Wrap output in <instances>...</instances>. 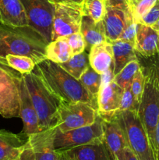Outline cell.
<instances>
[{"label": "cell", "instance_id": "1", "mask_svg": "<svg viewBox=\"0 0 159 160\" xmlns=\"http://www.w3.org/2000/svg\"><path fill=\"white\" fill-rule=\"evenodd\" d=\"M34 70L63 103L84 102L98 108L97 99L86 90L80 80L73 78L59 63L46 59L36 64Z\"/></svg>", "mask_w": 159, "mask_h": 160}, {"label": "cell", "instance_id": "2", "mask_svg": "<svg viewBox=\"0 0 159 160\" xmlns=\"http://www.w3.org/2000/svg\"><path fill=\"white\" fill-rule=\"evenodd\" d=\"M48 45L37 32L28 28H12L0 24V59L7 55L31 58L36 64L46 59Z\"/></svg>", "mask_w": 159, "mask_h": 160}, {"label": "cell", "instance_id": "3", "mask_svg": "<svg viewBox=\"0 0 159 160\" xmlns=\"http://www.w3.org/2000/svg\"><path fill=\"white\" fill-rule=\"evenodd\" d=\"M22 77L37 112L41 131L55 126L59 109L63 102L48 88L34 70Z\"/></svg>", "mask_w": 159, "mask_h": 160}, {"label": "cell", "instance_id": "4", "mask_svg": "<svg viewBox=\"0 0 159 160\" xmlns=\"http://www.w3.org/2000/svg\"><path fill=\"white\" fill-rule=\"evenodd\" d=\"M137 114L154 152L156 127L159 120V84L152 64L145 74L144 89Z\"/></svg>", "mask_w": 159, "mask_h": 160}, {"label": "cell", "instance_id": "5", "mask_svg": "<svg viewBox=\"0 0 159 160\" xmlns=\"http://www.w3.org/2000/svg\"><path fill=\"white\" fill-rule=\"evenodd\" d=\"M114 116L124 132L128 146L137 159L156 160L147 134L137 111H124Z\"/></svg>", "mask_w": 159, "mask_h": 160}, {"label": "cell", "instance_id": "6", "mask_svg": "<svg viewBox=\"0 0 159 160\" xmlns=\"http://www.w3.org/2000/svg\"><path fill=\"white\" fill-rule=\"evenodd\" d=\"M0 61V115L5 118L20 116L22 75L11 70Z\"/></svg>", "mask_w": 159, "mask_h": 160}, {"label": "cell", "instance_id": "7", "mask_svg": "<svg viewBox=\"0 0 159 160\" xmlns=\"http://www.w3.org/2000/svg\"><path fill=\"white\" fill-rule=\"evenodd\" d=\"M99 116L98 108L84 102L62 103L58 112L55 128L60 132L88 126Z\"/></svg>", "mask_w": 159, "mask_h": 160}, {"label": "cell", "instance_id": "8", "mask_svg": "<svg viewBox=\"0 0 159 160\" xmlns=\"http://www.w3.org/2000/svg\"><path fill=\"white\" fill-rule=\"evenodd\" d=\"M29 27L38 33L44 40L51 41V30L55 4L50 0H20Z\"/></svg>", "mask_w": 159, "mask_h": 160}, {"label": "cell", "instance_id": "9", "mask_svg": "<svg viewBox=\"0 0 159 160\" xmlns=\"http://www.w3.org/2000/svg\"><path fill=\"white\" fill-rule=\"evenodd\" d=\"M103 119L98 116L96 121L88 126L60 132L56 129L54 138L55 151H65L74 147L104 140Z\"/></svg>", "mask_w": 159, "mask_h": 160}, {"label": "cell", "instance_id": "10", "mask_svg": "<svg viewBox=\"0 0 159 160\" xmlns=\"http://www.w3.org/2000/svg\"><path fill=\"white\" fill-rule=\"evenodd\" d=\"M83 16L82 4L56 3L52 21L51 41L80 32Z\"/></svg>", "mask_w": 159, "mask_h": 160}, {"label": "cell", "instance_id": "11", "mask_svg": "<svg viewBox=\"0 0 159 160\" xmlns=\"http://www.w3.org/2000/svg\"><path fill=\"white\" fill-rule=\"evenodd\" d=\"M123 91V89L113 79L102 81L97 98L98 111L101 117H111L118 112L120 108Z\"/></svg>", "mask_w": 159, "mask_h": 160}, {"label": "cell", "instance_id": "12", "mask_svg": "<svg viewBox=\"0 0 159 160\" xmlns=\"http://www.w3.org/2000/svg\"><path fill=\"white\" fill-rule=\"evenodd\" d=\"M104 138L114 160H126L125 149L128 146L124 132L115 116L103 118Z\"/></svg>", "mask_w": 159, "mask_h": 160}, {"label": "cell", "instance_id": "13", "mask_svg": "<svg viewBox=\"0 0 159 160\" xmlns=\"http://www.w3.org/2000/svg\"><path fill=\"white\" fill-rule=\"evenodd\" d=\"M130 15L129 6H107L103 22L108 42L120 38Z\"/></svg>", "mask_w": 159, "mask_h": 160}, {"label": "cell", "instance_id": "14", "mask_svg": "<svg viewBox=\"0 0 159 160\" xmlns=\"http://www.w3.org/2000/svg\"><path fill=\"white\" fill-rule=\"evenodd\" d=\"M55 131V126H53L28 136L36 160H57V152L54 146Z\"/></svg>", "mask_w": 159, "mask_h": 160}, {"label": "cell", "instance_id": "15", "mask_svg": "<svg viewBox=\"0 0 159 160\" xmlns=\"http://www.w3.org/2000/svg\"><path fill=\"white\" fill-rule=\"evenodd\" d=\"M72 160H114L104 139L65 150Z\"/></svg>", "mask_w": 159, "mask_h": 160}, {"label": "cell", "instance_id": "16", "mask_svg": "<svg viewBox=\"0 0 159 160\" xmlns=\"http://www.w3.org/2000/svg\"><path fill=\"white\" fill-rule=\"evenodd\" d=\"M23 123V132L27 136L41 131L39 128L38 117L28 91L26 89L23 77L20 83V116Z\"/></svg>", "mask_w": 159, "mask_h": 160}, {"label": "cell", "instance_id": "17", "mask_svg": "<svg viewBox=\"0 0 159 160\" xmlns=\"http://www.w3.org/2000/svg\"><path fill=\"white\" fill-rule=\"evenodd\" d=\"M89 62L90 67L101 75L113 71V50L111 42L106 41L93 45L89 51Z\"/></svg>", "mask_w": 159, "mask_h": 160}, {"label": "cell", "instance_id": "18", "mask_svg": "<svg viewBox=\"0 0 159 160\" xmlns=\"http://www.w3.org/2000/svg\"><path fill=\"white\" fill-rule=\"evenodd\" d=\"M0 24L12 28L29 27L20 0H0Z\"/></svg>", "mask_w": 159, "mask_h": 160}, {"label": "cell", "instance_id": "19", "mask_svg": "<svg viewBox=\"0 0 159 160\" xmlns=\"http://www.w3.org/2000/svg\"><path fill=\"white\" fill-rule=\"evenodd\" d=\"M28 141L24 132L13 134L0 130V160H15Z\"/></svg>", "mask_w": 159, "mask_h": 160}, {"label": "cell", "instance_id": "20", "mask_svg": "<svg viewBox=\"0 0 159 160\" xmlns=\"http://www.w3.org/2000/svg\"><path fill=\"white\" fill-rule=\"evenodd\" d=\"M159 32L152 27L138 23L135 40V50L144 57H152L157 53Z\"/></svg>", "mask_w": 159, "mask_h": 160}, {"label": "cell", "instance_id": "21", "mask_svg": "<svg viewBox=\"0 0 159 160\" xmlns=\"http://www.w3.org/2000/svg\"><path fill=\"white\" fill-rule=\"evenodd\" d=\"M80 32L82 34L85 41V50L88 52L93 45L107 41L103 20L96 22L91 17L84 15Z\"/></svg>", "mask_w": 159, "mask_h": 160}, {"label": "cell", "instance_id": "22", "mask_svg": "<svg viewBox=\"0 0 159 160\" xmlns=\"http://www.w3.org/2000/svg\"><path fill=\"white\" fill-rule=\"evenodd\" d=\"M111 44L113 50V74L115 76L129 62L137 60V52L133 43L123 39H117L111 42Z\"/></svg>", "mask_w": 159, "mask_h": 160}, {"label": "cell", "instance_id": "23", "mask_svg": "<svg viewBox=\"0 0 159 160\" xmlns=\"http://www.w3.org/2000/svg\"><path fill=\"white\" fill-rule=\"evenodd\" d=\"M47 59L55 63H63L73 56L71 48L65 37L58 38L47 45L45 49Z\"/></svg>", "mask_w": 159, "mask_h": 160}, {"label": "cell", "instance_id": "24", "mask_svg": "<svg viewBox=\"0 0 159 160\" xmlns=\"http://www.w3.org/2000/svg\"><path fill=\"white\" fill-rule=\"evenodd\" d=\"M59 65L73 78L79 80L90 67L89 52L85 50L80 54L73 56L68 61Z\"/></svg>", "mask_w": 159, "mask_h": 160}, {"label": "cell", "instance_id": "25", "mask_svg": "<svg viewBox=\"0 0 159 160\" xmlns=\"http://www.w3.org/2000/svg\"><path fill=\"white\" fill-rule=\"evenodd\" d=\"M0 61L10 67L12 70L19 72L21 75L30 73L34 70L36 62L31 58L17 55H7Z\"/></svg>", "mask_w": 159, "mask_h": 160}, {"label": "cell", "instance_id": "26", "mask_svg": "<svg viewBox=\"0 0 159 160\" xmlns=\"http://www.w3.org/2000/svg\"><path fill=\"white\" fill-rule=\"evenodd\" d=\"M80 81L84 85L86 90L95 98H98L101 86L102 84V75L97 73L91 67H88L87 70L80 78Z\"/></svg>", "mask_w": 159, "mask_h": 160}, {"label": "cell", "instance_id": "27", "mask_svg": "<svg viewBox=\"0 0 159 160\" xmlns=\"http://www.w3.org/2000/svg\"><path fill=\"white\" fill-rule=\"evenodd\" d=\"M106 7V0H84L82 2L84 15L91 17L96 22L103 20Z\"/></svg>", "mask_w": 159, "mask_h": 160}, {"label": "cell", "instance_id": "28", "mask_svg": "<svg viewBox=\"0 0 159 160\" xmlns=\"http://www.w3.org/2000/svg\"><path fill=\"white\" fill-rule=\"evenodd\" d=\"M140 65L137 60H133L129 62L124 68L122 69L113 78V81L118 86L124 89L128 85H130L134 77L140 69Z\"/></svg>", "mask_w": 159, "mask_h": 160}, {"label": "cell", "instance_id": "29", "mask_svg": "<svg viewBox=\"0 0 159 160\" xmlns=\"http://www.w3.org/2000/svg\"><path fill=\"white\" fill-rule=\"evenodd\" d=\"M159 0H129V8L136 23H140L142 17Z\"/></svg>", "mask_w": 159, "mask_h": 160}, {"label": "cell", "instance_id": "30", "mask_svg": "<svg viewBox=\"0 0 159 160\" xmlns=\"http://www.w3.org/2000/svg\"><path fill=\"white\" fill-rule=\"evenodd\" d=\"M145 84V74L143 69L140 67V70L134 77L132 83H131V90L133 95L134 99L138 106H140V100L143 95Z\"/></svg>", "mask_w": 159, "mask_h": 160}, {"label": "cell", "instance_id": "31", "mask_svg": "<svg viewBox=\"0 0 159 160\" xmlns=\"http://www.w3.org/2000/svg\"><path fill=\"white\" fill-rule=\"evenodd\" d=\"M139 106L136 102L131 90V84L125 88L123 91L122 95L120 108L118 112H124V111H138Z\"/></svg>", "mask_w": 159, "mask_h": 160}, {"label": "cell", "instance_id": "32", "mask_svg": "<svg viewBox=\"0 0 159 160\" xmlns=\"http://www.w3.org/2000/svg\"><path fill=\"white\" fill-rule=\"evenodd\" d=\"M67 42L70 45L73 56L83 52L86 49V44L84 37L80 32L74 33L71 35L67 36Z\"/></svg>", "mask_w": 159, "mask_h": 160}, {"label": "cell", "instance_id": "33", "mask_svg": "<svg viewBox=\"0 0 159 160\" xmlns=\"http://www.w3.org/2000/svg\"><path fill=\"white\" fill-rule=\"evenodd\" d=\"M137 27H138V23H136L135 20H133V17H132V14H131L130 17L128 19L126 28H125L124 31H123V33L122 34L119 39H123V40L130 42H132V43H133L134 45H135L136 35H137Z\"/></svg>", "mask_w": 159, "mask_h": 160}, {"label": "cell", "instance_id": "34", "mask_svg": "<svg viewBox=\"0 0 159 160\" xmlns=\"http://www.w3.org/2000/svg\"><path fill=\"white\" fill-rule=\"evenodd\" d=\"M159 20V1L143 16L140 23L147 26L152 27Z\"/></svg>", "mask_w": 159, "mask_h": 160}, {"label": "cell", "instance_id": "35", "mask_svg": "<svg viewBox=\"0 0 159 160\" xmlns=\"http://www.w3.org/2000/svg\"><path fill=\"white\" fill-rule=\"evenodd\" d=\"M15 160H36L34 152H33L32 148H31L28 141L22 149V151L20 152L18 157Z\"/></svg>", "mask_w": 159, "mask_h": 160}, {"label": "cell", "instance_id": "36", "mask_svg": "<svg viewBox=\"0 0 159 160\" xmlns=\"http://www.w3.org/2000/svg\"><path fill=\"white\" fill-rule=\"evenodd\" d=\"M154 156L156 160H159V120L156 127L155 145H154Z\"/></svg>", "mask_w": 159, "mask_h": 160}, {"label": "cell", "instance_id": "37", "mask_svg": "<svg viewBox=\"0 0 159 160\" xmlns=\"http://www.w3.org/2000/svg\"><path fill=\"white\" fill-rule=\"evenodd\" d=\"M152 57H154L152 66L154 69V71H155V73H156V77H157V81H158V84H159V55L157 53V54L154 55V56H152Z\"/></svg>", "mask_w": 159, "mask_h": 160}, {"label": "cell", "instance_id": "38", "mask_svg": "<svg viewBox=\"0 0 159 160\" xmlns=\"http://www.w3.org/2000/svg\"><path fill=\"white\" fill-rule=\"evenodd\" d=\"M107 6H129V0H106Z\"/></svg>", "mask_w": 159, "mask_h": 160}, {"label": "cell", "instance_id": "39", "mask_svg": "<svg viewBox=\"0 0 159 160\" xmlns=\"http://www.w3.org/2000/svg\"><path fill=\"white\" fill-rule=\"evenodd\" d=\"M125 159L126 160H139L129 147L125 149Z\"/></svg>", "mask_w": 159, "mask_h": 160}, {"label": "cell", "instance_id": "40", "mask_svg": "<svg viewBox=\"0 0 159 160\" xmlns=\"http://www.w3.org/2000/svg\"><path fill=\"white\" fill-rule=\"evenodd\" d=\"M57 152V160H72L70 156L64 151H56Z\"/></svg>", "mask_w": 159, "mask_h": 160}, {"label": "cell", "instance_id": "41", "mask_svg": "<svg viewBox=\"0 0 159 160\" xmlns=\"http://www.w3.org/2000/svg\"><path fill=\"white\" fill-rule=\"evenodd\" d=\"M51 2L55 3H62V2H74V3H79V4H82L84 0H50Z\"/></svg>", "mask_w": 159, "mask_h": 160}, {"label": "cell", "instance_id": "42", "mask_svg": "<svg viewBox=\"0 0 159 160\" xmlns=\"http://www.w3.org/2000/svg\"><path fill=\"white\" fill-rule=\"evenodd\" d=\"M152 28H154V30H156V31H158V32H159V20H158V21L157 22V23H155V24H154V25H153V26H152Z\"/></svg>", "mask_w": 159, "mask_h": 160}, {"label": "cell", "instance_id": "43", "mask_svg": "<svg viewBox=\"0 0 159 160\" xmlns=\"http://www.w3.org/2000/svg\"><path fill=\"white\" fill-rule=\"evenodd\" d=\"M157 54L159 55V36H158V42H157Z\"/></svg>", "mask_w": 159, "mask_h": 160}]
</instances>
